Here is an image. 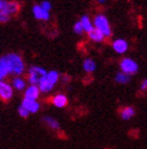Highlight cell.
<instances>
[{"instance_id": "obj_1", "label": "cell", "mask_w": 147, "mask_h": 149, "mask_svg": "<svg viewBox=\"0 0 147 149\" xmlns=\"http://www.w3.org/2000/svg\"><path fill=\"white\" fill-rule=\"evenodd\" d=\"M4 56H5L8 63H9L10 73L13 75H16V76H19V75L22 74L25 70V65H24L22 57L19 54H16V53H9Z\"/></svg>"}, {"instance_id": "obj_2", "label": "cell", "mask_w": 147, "mask_h": 149, "mask_svg": "<svg viewBox=\"0 0 147 149\" xmlns=\"http://www.w3.org/2000/svg\"><path fill=\"white\" fill-rule=\"evenodd\" d=\"M93 26L97 30H99L101 33H103L105 37H110L111 34H113L109 21H108L107 17L103 14H98L95 16V18H93Z\"/></svg>"}, {"instance_id": "obj_3", "label": "cell", "mask_w": 147, "mask_h": 149, "mask_svg": "<svg viewBox=\"0 0 147 149\" xmlns=\"http://www.w3.org/2000/svg\"><path fill=\"white\" fill-rule=\"evenodd\" d=\"M47 72L45 69L38 66H32L27 72V81L31 85L39 86V84L45 78Z\"/></svg>"}, {"instance_id": "obj_4", "label": "cell", "mask_w": 147, "mask_h": 149, "mask_svg": "<svg viewBox=\"0 0 147 149\" xmlns=\"http://www.w3.org/2000/svg\"><path fill=\"white\" fill-rule=\"evenodd\" d=\"M120 69H121L122 72H124V73L131 76V75H135L138 73L139 65L133 58L125 57L122 58L121 61H120Z\"/></svg>"}, {"instance_id": "obj_5", "label": "cell", "mask_w": 147, "mask_h": 149, "mask_svg": "<svg viewBox=\"0 0 147 149\" xmlns=\"http://www.w3.org/2000/svg\"><path fill=\"white\" fill-rule=\"evenodd\" d=\"M14 95V88L11 84L4 80H0V100L3 102H9Z\"/></svg>"}, {"instance_id": "obj_6", "label": "cell", "mask_w": 147, "mask_h": 149, "mask_svg": "<svg viewBox=\"0 0 147 149\" xmlns=\"http://www.w3.org/2000/svg\"><path fill=\"white\" fill-rule=\"evenodd\" d=\"M113 49L117 54H124L128 50V42L123 38H118L113 41Z\"/></svg>"}, {"instance_id": "obj_7", "label": "cell", "mask_w": 147, "mask_h": 149, "mask_svg": "<svg viewBox=\"0 0 147 149\" xmlns=\"http://www.w3.org/2000/svg\"><path fill=\"white\" fill-rule=\"evenodd\" d=\"M33 13H34V16L36 19L38 20H43V21H47L49 18H51V15H49V12L43 10L40 4H35L33 6Z\"/></svg>"}, {"instance_id": "obj_8", "label": "cell", "mask_w": 147, "mask_h": 149, "mask_svg": "<svg viewBox=\"0 0 147 149\" xmlns=\"http://www.w3.org/2000/svg\"><path fill=\"white\" fill-rule=\"evenodd\" d=\"M40 89L39 87L36 86V85H31L30 87H27L24 92V98L26 100H36L37 98L39 97L40 95Z\"/></svg>"}, {"instance_id": "obj_9", "label": "cell", "mask_w": 147, "mask_h": 149, "mask_svg": "<svg viewBox=\"0 0 147 149\" xmlns=\"http://www.w3.org/2000/svg\"><path fill=\"white\" fill-rule=\"evenodd\" d=\"M2 11L6 12L10 16H11V15H15V14H17L18 12L20 11V4H19V2L14 1V0L6 1Z\"/></svg>"}, {"instance_id": "obj_10", "label": "cell", "mask_w": 147, "mask_h": 149, "mask_svg": "<svg viewBox=\"0 0 147 149\" xmlns=\"http://www.w3.org/2000/svg\"><path fill=\"white\" fill-rule=\"evenodd\" d=\"M21 106H23L25 109H27L30 111V113H36L38 112L40 108V104L36 100H26V98H23L22 104Z\"/></svg>"}, {"instance_id": "obj_11", "label": "cell", "mask_w": 147, "mask_h": 149, "mask_svg": "<svg viewBox=\"0 0 147 149\" xmlns=\"http://www.w3.org/2000/svg\"><path fill=\"white\" fill-rule=\"evenodd\" d=\"M10 74H11V73H10V68H9L8 60H6L5 56H2V57L0 58V80H3Z\"/></svg>"}, {"instance_id": "obj_12", "label": "cell", "mask_w": 147, "mask_h": 149, "mask_svg": "<svg viewBox=\"0 0 147 149\" xmlns=\"http://www.w3.org/2000/svg\"><path fill=\"white\" fill-rule=\"evenodd\" d=\"M136 115V110L135 108L131 106H127L122 108V110L120 111V116H121L122 120H128L131 118H133Z\"/></svg>"}, {"instance_id": "obj_13", "label": "cell", "mask_w": 147, "mask_h": 149, "mask_svg": "<svg viewBox=\"0 0 147 149\" xmlns=\"http://www.w3.org/2000/svg\"><path fill=\"white\" fill-rule=\"evenodd\" d=\"M52 103L54 104V106H56L57 108H63L67 105L68 100L64 94H57L52 98Z\"/></svg>"}, {"instance_id": "obj_14", "label": "cell", "mask_w": 147, "mask_h": 149, "mask_svg": "<svg viewBox=\"0 0 147 149\" xmlns=\"http://www.w3.org/2000/svg\"><path fill=\"white\" fill-rule=\"evenodd\" d=\"M42 123L47 126L48 128H51L53 130H59L60 129V124L57 120H55L52 116H44L42 118Z\"/></svg>"}, {"instance_id": "obj_15", "label": "cell", "mask_w": 147, "mask_h": 149, "mask_svg": "<svg viewBox=\"0 0 147 149\" xmlns=\"http://www.w3.org/2000/svg\"><path fill=\"white\" fill-rule=\"evenodd\" d=\"M87 34H88L89 39H91L93 41H95V42H103L104 39L106 38L104 36V34L101 33L99 30H97L96 28H95L93 31L89 32V33H87Z\"/></svg>"}, {"instance_id": "obj_16", "label": "cell", "mask_w": 147, "mask_h": 149, "mask_svg": "<svg viewBox=\"0 0 147 149\" xmlns=\"http://www.w3.org/2000/svg\"><path fill=\"white\" fill-rule=\"evenodd\" d=\"M12 86H13L14 89L18 90V91H22V90L25 89L26 83H25V80L22 79L21 77L16 76V77H14L13 80H12Z\"/></svg>"}, {"instance_id": "obj_17", "label": "cell", "mask_w": 147, "mask_h": 149, "mask_svg": "<svg viewBox=\"0 0 147 149\" xmlns=\"http://www.w3.org/2000/svg\"><path fill=\"white\" fill-rule=\"evenodd\" d=\"M80 22L82 23L83 29H84V31L86 32V33H89V32L93 31V30L95 29V26H93V22H91V20L89 19L88 16H86V15H84V16L81 17Z\"/></svg>"}, {"instance_id": "obj_18", "label": "cell", "mask_w": 147, "mask_h": 149, "mask_svg": "<svg viewBox=\"0 0 147 149\" xmlns=\"http://www.w3.org/2000/svg\"><path fill=\"white\" fill-rule=\"evenodd\" d=\"M96 63L95 60L91 59V58H87L83 61V69L86 73H93L95 70H96Z\"/></svg>"}, {"instance_id": "obj_19", "label": "cell", "mask_w": 147, "mask_h": 149, "mask_svg": "<svg viewBox=\"0 0 147 149\" xmlns=\"http://www.w3.org/2000/svg\"><path fill=\"white\" fill-rule=\"evenodd\" d=\"M116 81L118 84H122V85H125V84H128L130 81V75L126 74L124 72H118L116 74V77H115Z\"/></svg>"}, {"instance_id": "obj_20", "label": "cell", "mask_w": 147, "mask_h": 149, "mask_svg": "<svg viewBox=\"0 0 147 149\" xmlns=\"http://www.w3.org/2000/svg\"><path fill=\"white\" fill-rule=\"evenodd\" d=\"M59 77H60V74L58 73V72L57 71H51L46 74L45 78L55 87V85H56V84L58 83V80H59Z\"/></svg>"}, {"instance_id": "obj_21", "label": "cell", "mask_w": 147, "mask_h": 149, "mask_svg": "<svg viewBox=\"0 0 147 149\" xmlns=\"http://www.w3.org/2000/svg\"><path fill=\"white\" fill-rule=\"evenodd\" d=\"M74 32L78 35H81L83 32H84V29H83V26H82V23L80 22V21H77V22L75 23V26H74Z\"/></svg>"}, {"instance_id": "obj_22", "label": "cell", "mask_w": 147, "mask_h": 149, "mask_svg": "<svg viewBox=\"0 0 147 149\" xmlns=\"http://www.w3.org/2000/svg\"><path fill=\"white\" fill-rule=\"evenodd\" d=\"M18 113H19V115L21 118H26L30 115V111L27 109H25L23 106H20L18 108Z\"/></svg>"}, {"instance_id": "obj_23", "label": "cell", "mask_w": 147, "mask_h": 149, "mask_svg": "<svg viewBox=\"0 0 147 149\" xmlns=\"http://www.w3.org/2000/svg\"><path fill=\"white\" fill-rule=\"evenodd\" d=\"M10 20V15L4 11H0V23H5Z\"/></svg>"}, {"instance_id": "obj_24", "label": "cell", "mask_w": 147, "mask_h": 149, "mask_svg": "<svg viewBox=\"0 0 147 149\" xmlns=\"http://www.w3.org/2000/svg\"><path fill=\"white\" fill-rule=\"evenodd\" d=\"M40 6H41L43 10H45V11H47V12H51V10H52V3L49 2V1H47V0L42 1L41 4H40Z\"/></svg>"}, {"instance_id": "obj_25", "label": "cell", "mask_w": 147, "mask_h": 149, "mask_svg": "<svg viewBox=\"0 0 147 149\" xmlns=\"http://www.w3.org/2000/svg\"><path fill=\"white\" fill-rule=\"evenodd\" d=\"M140 89L142 90V91H145V90L147 89V78L146 79H144L143 81L141 83V86H140Z\"/></svg>"}, {"instance_id": "obj_26", "label": "cell", "mask_w": 147, "mask_h": 149, "mask_svg": "<svg viewBox=\"0 0 147 149\" xmlns=\"http://www.w3.org/2000/svg\"><path fill=\"white\" fill-rule=\"evenodd\" d=\"M5 2H6V0H0V11H2L3 10Z\"/></svg>"}, {"instance_id": "obj_27", "label": "cell", "mask_w": 147, "mask_h": 149, "mask_svg": "<svg viewBox=\"0 0 147 149\" xmlns=\"http://www.w3.org/2000/svg\"><path fill=\"white\" fill-rule=\"evenodd\" d=\"M105 1H106V0H97V2L99 3V4H104Z\"/></svg>"}, {"instance_id": "obj_28", "label": "cell", "mask_w": 147, "mask_h": 149, "mask_svg": "<svg viewBox=\"0 0 147 149\" xmlns=\"http://www.w3.org/2000/svg\"><path fill=\"white\" fill-rule=\"evenodd\" d=\"M6 1H11V0H6Z\"/></svg>"}]
</instances>
